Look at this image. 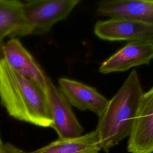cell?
Returning <instances> with one entry per match:
<instances>
[{"instance_id": "277c9868", "label": "cell", "mask_w": 153, "mask_h": 153, "mask_svg": "<svg viewBox=\"0 0 153 153\" xmlns=\"http://www.w3.org/2000/svg\"><path fill=\"white\" fill-rule=\"evenodd\" d=\"M45 89L52 118L51 127L56 131L59 139H72L82 135L84 129L73 112L71 103L49 77Z\"/></svg>"}, {"instance_id": "8992f818", "label": "cell", "mask_w": 153, "mask_h": 153, "mask_svg": "<svg viewBox=\"0 0 153 153\" xmlns=\"http://www.w3.org/2000/svg\"><path fill=\"white\" fill-rule=\"evenodd\" d=\"M127 149L129 153H153V86L143 94Z\"/></svg>"}, {"instance_id": "7c38bea8", "label": "cell", "mask_w": 153, "mask_h": 153, "mask_svg": "<svg viewBox=\"0 0 153 153\" xmlns=\"http://www.w3.org/2000/svg\"><path fill=\"white\" fill-rule=\"evenodd\" d=\"M25 20L22 2L16 0H0V45L7 36H24Z\"/></svg>"}, {"instance_id": "4fadbf2b", "label": "cell", "mask_w": 153, "mask_h": 153, "mask_svg": "<svg viewBox=\"0 0 153 153\" xmlns=\"http://www.w3.org/2000/svg\"><path fill=\"white\" fill-rule=\"evenodd\" d=\"M4 151L5 153H25V151L10 143H6L4 144Z\"/></svg>"}, {"instance_id": "9a60e30c", "label": "cell", "mask_w": 153, "mask_h": 153, "mask_svg": "<svg viewBox=\"0 0 153 153\" xmlns=\"http://www.w3.org/2000/svg\"><path fill=\"white\" fill-rule=\"evenodd\" d=\"M2 153H5V152H4V150H3V152H2Z\"/></svg>"}, {"instance_id": "6da1fadb", "label": "cell", "mask_w": 153, "mask_h": 153, "mask_svg": "<svg viewBox=\"0 0 153 153\" xmlns=\"http://www.w3.org/2000/svg\"><path fill=\"white\" fill-rule=\"evenodd\" d=\"M0 101L13 118L42 127L52 118L45 88L14 71L0 57Z\"/></svg>"}, {"instance_id": "30bf717a", "label": "cell", "mask_w": 153, "mask_h": 153, "mask_svg": "<svg viewBox=\"0 0 153 153\" xmlns=\"http://www.w3.org/2000/svg\"><path fill=\"white\" fill-rule=\"evenodd\" d=\"M97 4L98 16L129 18L153 26V0H107Z\"/></svg>"}, {"instance_id": "ba28073f", "label": "cell", "mask_w": 153, "mask_h": 153, "mask_svg": "<svg viewBox=\"0 0 153 153\" xmlns=\"http://www.w3.org/2000/svg\"><path fill=\"white\" fill-rule=\"evenodd\" d=\"M153 59V42H130L105 60L99 71L106 74L124 72L142 65H148Z\"/></svg>"}, {"instance_id": "3957f363", "label": "cell", "mask_w": 153, "mask_h": 153, "mask_svg": "<svg viewBox=\"0 0 153 153\" xmlns=\"http://www.w3.org/2000/svg\"><path fill=\"white\" fill-rule=\"evenodd\" d=\"M79 0H31L22 2L24 36L48 33L57 22L65 19Z\"/></svg>"}, {"instance_id": "7a4b0ae2", "label": "cell", "mask_w": 153, "mask_h": 153, "mask_svg": "<svg viewBox=\"0 0 153 153\" xmlns=\"http://www.w3.org/2000/svg\"><path fill=\"white\" fill-rule=\"evenodd\" d=\"M143 94L138 74L133 70L99 117L95 130L101 150L108 153L130 136Z\"/></svg>"}, {"instance_id": "8fae6325", "label": "cell", "mask_w": 153, "mask_h": 153, "mask_svg": "<svg viewBox=\"0 0 153 153\" xmlns=\"http://www.w3.org/2000/svg\"><path fill=\"white\" fill-rule=\"evenodd\" d=\"M101 148L93 130L72 139H57L36 150L25 153H99Z\"/></svg>"}, {"instance_id": "5bb4252c", "label": "cell", "mask_w": 153, "mask_h": 153, "mask_svg": "<svg viewBox=\"0 0 153 153\" xmlns=\"http://www.w3.org/2000/svg\"><path fill=\"white\" fill-rule=\"evenodd\" d=\"M4 146V144L2 142V139L1 137V134H0V153H2L3 152Z\"/></svg>"}, {"instance_id": "9c48e42d", "label": "cell", "mask_w": 153, "mask_h": 153, "mask_svg": "<svg viewBox=\"0 0 153 153\" xmlns=\"http://www.w3.org/2000/svg\"><path fill=\"white\" fill-rule=\"evenodd\" d=\"M59 88L71 106L81 111H90L99 117L105 111L109 100L95 88L67 78L59 79Z\"/></svg>"}, {"instance_id": "5b68a950", "label": "cell", "mask_w": 153, "mask_h": 153, "mask_svg": "<svg viewBox=\"0 0 153 153\" xmlns=\"http://www.w3.org/2000/svg\"><path fill=\"white\" fill-rule=\"evenodd\" d=\"M94 32L106 41L153 42V26L129 18L112 17L98 21Z\"/></svg>"}, {"instance_id": "52a82bcc", "label": "cell", "mask_w": 153, "mask_h": 153, "mask_svg": "<svg viewBox=\"0 0 153 153\" xmlns=\"http://www.w3.org/2000/svg\"><path fill=\"white\" fill-rule=\"evenodd\" d=\"M0 46V57L14 71L46 88L48 76L19 39L13 38Z\"/></svg>"}]
</instances>
